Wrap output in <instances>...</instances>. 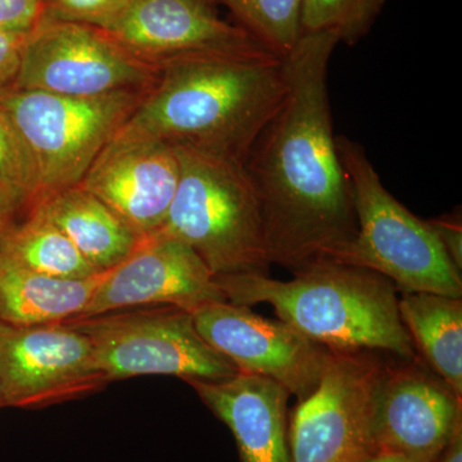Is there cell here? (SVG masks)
<instances>
[{
	"mask_svg": "<svg viewBox=\"0 0 462 462\" xmlns=\"http://www.w3.org/2000/svg\"><path fill=\"white\" fill-rule=\"evenodd\" d=\"M338 44L334 33H302L282 58L287 96L245 163L260 200L270 260L291 273L336 260L357 230L328 90Z\"/></svg>",
	"mask_w": 462,
	"mask_h": 462,
	"instance_id": "cell-1",
	"label": "cell"
},
{
	"mask_svg": "<svg viewBox=\"0 0 462 462\" xmlns=\"http://www.w3.org/2000/svg\"><path fill=\"white\" fill-rule=\"evenodd\" d=\"M287 90L275 54H190L160 67L127 123L172 147L245 165Z\"/></svg>",
	"mask_w": 462,
	"mask_h": 462,
	"instance_id": "cell-2",
	"label": "cell"
},
{
	"mask_svg": "<svg viewBox=\"0 0 462 462\" xmlns=\"http://www.w3.org/2000/svg\"><path fill=\"white\" fill-rule=\"evenodd\" d=\"M289 282L269 275L215 279L226 300L252 307L269 303L279 320L329 351H387L406 360L415 346L398 311L397 289L378 273L321 260Z\"/></svg>",
	"mask_w": 462,
	"mask_h": 462,
	"instance_id": "cell-3",
	"label": "cell"
},
{
	"mask_svg": "<svg viewBox=\"0 0 462 462\" xmlns=\"http://www.w3.org/2000/svg\"><path fill=\"white\" fill-rule=\"evenodd\" d=\"M175 151L180 176L161 230L189 245L215 279L269 275L263 211L245 165L193 149Z\"/></svg>",
	"mask_w": 462,
	"mask_h": 462,
	"instance_id": "cell-4",
	"label": "cell"
},
{
	"mask_svg": "<svg viewBox=\"0 0 462 462\" xmlns=\"http://www.w3.org/2000/svg\"><path fill=\"white\" fill-rule=\"evenodd\" d=\"M337 148L348 179L357 230L334 261L378 273L402 293L461 298V272L427 220L416 217L385 189L361 145L337 136Z\"/></svg>",
	"mask_w": 462,
	"mask_h": 462,
	"instance_id": "cell-5",
	"label": "cell"
},
{
	"mask_svg": "<svg viewBox=\"0 0 462 462\" xmlns=\"http://www.w3.org/2000/svg\"><path fill=\"white\" fill-rule=\"evenodd\" d=\"M147 91L69 97L12 90L0 97L25 141L39 176V207L58 191L80 184L100 151L141 105Z\"/></svg>",
	"mask_w": 462,
	"mask_h": 462,
	"instance_id": "cell-6",
	"label": "cell"
},
{
	"mask_svg": "<svg viewBox=\"0 0 462 462\" xmlns=\"http://www.w3.org/2000/svg\"><path fill=\"white\" fill-rule=\"evenodd\" d=\"M63 322L90 340L109 383L143 375L217 382L239 373L200 337L190 311L180 307H133Z\"/></svg>",
	"mask_w": 462,
	"mask_h": 462,
	"instance_id": "cell-7",
	"label": "cell"
},
{
	"mask_svg": "<svg viewBox=\"0 0 462 462\" xmlns=\"http://www.w3.org/2000/svg\"><path fill=\"white\" fill-rule=\"evenodd\" d=\"M160 67L145 62L105 30L42 23L26 36L14 90L69 97L148 91Z\"/></svg>",
	"mask_w": 462,
	"mask_h": 462,
	"instance_id": "cell-8",
	"label": "cell"
},
{
	"mask_svg": "<svg viewBox=\"0 0 462 462\" xmlns=\"http://www.w3.org/2000/svg\"><path fill=\"white\" fill-rule=\"evenodd\" d=\"M382 365L374 351H330L318 388L291 416V462H363L374 454L370 419Z\"/></svg>",
	"mask_w": 462,
	"mask_h": 462,
	"instance_id": "cell-9",
	"label": "cell"
},
{
	"mask_svg": "<svg viewBox=\"0 0 462 462\" xmlns=\"http://www.w3.org/2000/svg\"><path fill=\"white\" fill-rule=\"evenodd\" d=\"M90 340L65 322L0 321V389L5 407L42 409L107 387Z\"/></svg>",
	"mask_w": 462,
	"mask_h": 462,
	"instance_id": "cell-10",
	"label": "cell"
},
{
	"mask_svg": "<svg viewBox=\"0 0 462 462\" xmlns=\"http://www.w3.org/2000/svg\"><path fill=\"white\" fill-rule=\"evenodd\" d=\"M203 339L239 373L275 380L300 401L314 393L330 351L282 320H269L229 300L190 312Z\"/></svg>",
	"mask_w": 462,
	"mask_h": 462,
	"instance_id": "cell-11",
	"label": "cell"
},
{
	"mask_svg": "<svg viewBox=\"0 0 462 462\" xmlns=\"http://www.w3.org/2000/svg\"><path fill=\"white\" fill-rule=\"evenodd\" d=\"M401 360L383 361L380 369L370 419L374 454L434 462L462 422V400L416 357Z\"/></svg>",
	"mask_w": 462,
	"mask_h": 462,
	"instance_id": "cell-12",
	"label": "cell"
},
{
	"mask_svg": "<svg viewBox=\"0 0 462 462\" xmlns=\"http://www.w3.org/2000/svg\"><path fill=\"white\" fill-rule=\"evenodd\" d=\"M179 176L175 148L126 123L100 151L78 185L145 238L165 225Z\"/></svg>",
	"mask_w": 462,
	"mask_h": 462,
	"instance_id": "cell-13",
	"label": "cell"
},
{
	"mask_svg": "<svg viewBox=\"0 0 462 462\" xmlns=\"http://www.w3.org/2000/svg\"><path fill=\"white\" fill-rule=\"evenodd\" d=\"M216 300H227L203 261L189 245L160 230L103 273L80 316L143 306H176L191 312Z\"/></svg>",
	"mask_w": 462,
	"mask_h": 462,
	"instance_id": "cell-14",
	"label": "cell"
},
{
	"mask_svg": "<svg viewBox=\"0 0 462 462\" xmlns=\"http://www.w3.org/2000/svg\"><path fill=\"white\" fill-rule=\"evenodd\" d=\"M107 32L134 56L158 67L190 54L272 53L247 30L218 17L208 0H132Z\"/></svg>",
	"mask_w": 462,
	"mask_h": 462,
	"instance_id": "cell-15",
	"label": "cell"
},
{
	"mask_svg": "<svg viewBox=\"0 0 462 462\" xmlns=\"http://www.w3.org/2000/svg\"><path fill=\"white\" fill-rule=\"evenodd\" d=\"M187 383L229 428L240 462H291L287 388L275 380L245 373L217 382Z\"/></svg>",
	"mask_w": 462,
	"mask_h": 462,
	"instance_id": "cell-16",
	"label": "cell"
},
{
	"mask_svg": "<svg viewBox=\"0 0 462 462\" xmlns=\"http://www.w3.org/2000/svg\"><path fill=\"white\" fill-rule=\"evenodd\" d=\"M32 212L60 227L99 273L123 263L143 239L120 216L80 185L58 191Z\"/></svg>",
	"mask_w": 462,
	"mask_h": 462,
	"instance_id": "cell-17",
	"label": "cell"
},
{
	"mask_svg": "<svg viewBox=\"0 0 462 462\" xmlns=\"http://www.w3.org/2000/svg\"><path fill=\"white\" fill-rule=\"evenodd\" d=\"M102 275L54 278L0 260V321L33 327L78 318L87 309Z\"/></svg>",
	"mask_w": 462,
	"mask_h": 462,
	"instance_id": "cell-18",
	"label": "cell"
},
{
	"mask_svg": "<svg viewBox=\"0 0 462 462\" xmlns=\"http://www.w3.org/2000/svg\"><path fill=\"white\" fill-rule=\"evenodd\" d=\"M401 321L415 349L462 400V300L434 293H403Z\"/></svg>",
	"mask_w": 462,
	"mask_h": 462,
	"instance_id": "cell-19",
	"label": "cell"
},
{
	"mask_svg": "<svg viewBox=\"0 0 462 462\" xmlns=\"http://www.w3.org/2000/svg\"><path fill=\"white\" fill-rule=\"evenodd\" d=\"M0 260L54 278L89 279L99 275L63 231L38 212L3 226Z\"/></svg>",
	"mask_w": 462,
	"mask_h": 462,
	"instance_id": "cell-20",
	"label": "cell"
},
{
	"mask_svg": "<svg viewBox=\"0 0 462 462\" xmlns=\"http://www.w3.org/2000/svg\"><path fill=\"white\" fill-rule=\"evenodd\" d=\"M39 202V176L32 152L0 106V215L23 220Z\"/></svg>",
	"mask_w": 462,
	"mask_h": 462,
	"instance_id": "cell-21",
	"label": "cell"
},
{
	"mask_svg": "<svg viewBox=\"0 0 462 462\" xmlns=\"http://www.w3.org/2000/svg\"><path fill=\"white\" fill-rule=\"evenodd\" d=\"M229 9L256 41L279 58L287 57L302 35V0H216Z\"/></svg>",
	"mask_w": 462,
	"mask_h": 462,
	"instance_id": "cell-22",
	"label": "cell"
},
{
	"mask_svg": "<svg viewBox=\"0 0 462 462\" xmlns=\"http://www.w3.org/2000/svg\"><path fill=\"white\" fill-rule=\"evenodd\" d=\"M385 0H302L300 32H330L355 44L370 32Z\"/></svg>",
	"mask_w": 462,
	"mask_h": 462,
	"instance_id": "cell-23",
	"label": "cell"
},
{
	"mask_svg": "<svg viewBox=\"0 0 462 462\" xmlns=\"http://www.w3.org/2000/svg\"><path fill=\"white\" fill-rule=\"evenodd\" d=\"M132 0H45L42 23H76L109 32Z\"/></svg>",
	"mask_w": 462,
	"mask_h": 462,
	"instance_id": "cell-24",
	"label": "cell"
},
{
	"mask_svg": "<svg viewBox=\"0 0 462 462\" xmlns=\"http://www.w3.org/2000/svg\"><path fill=\"white\" fill-rule=\"evenodd\" d=\"M45 0H0V32L29 35L42 21Z\"/></svg>",
	"mask_w": 462,
	"mask_h": 462,
	"instance_id": "cell-25",
	"label": "cell"
},
{
	"mask_svg": "<svg viewBox=\"0 0 462 462\" xmlns=\"http://www.w3.org/2000/svg\"><path fill=\"white\" fill-rule=\"evenodd\" d=\"M26 36L0 32V97L16 88Z\"/></svg>",
	"mask_w": 462,
	"mask_h": 462,
	"instance_id": "cell-26",
	"label": "cell"
},
{
	"mask_svg": "<svg viewBox=\"0 0 462 462\" xmlns=\"http://www.w3.org/2000/svg\"><path fill=\"white\" fill-rule=\"evenodd\" d=\"M431 230L436 234L447 256L455 264L456 269H462V223L460 212L443 215L440 217L427 220Z\"/></svg>",
	"mask_w": 462,
	"mask_h": 462,
	"instance_id": "cell-27",
	"label": "cell"
},
{
	"mask_svg": "<svg viewBox=\"0 0 462 462\" xmlns=\"http://www.w3.org/2000/svg\"><path fill=\"white\" fill-rule=\"evenodd\" d=\"M434 462H462V422Z\"/></svg>",
	"mask_w": 462,
	"mask_h": 462,
	"instance_id": "cell-28",
	"label": "cell"
},
{
	"mask_svg": "<svg viewBox=\"0 0 462 462\" xmlns=\"http://www.w3.org/2000/svg\"><path fill=\"white\" fill-rule=\"evenodd\" d=\"M363 462H412L402 455L392 454V452H375L365 458Z\"/></svg>",
	"mask_w": 462,
	"mask_h": 462,
	"instance_id": "cell-29",
	"label": "cell"
},
{
	"mask_svg": "<svg viewBox=\"0 0 462 462\" xmlns=\"http://www.w3.org/2000/svg\"><path fill=\"white\" fill-rule=\"evenodd\" d=\"M5 224H7V220L0 215V231H2L3 226H5Z\"/></svg>",
	"mask_w": 462,
	"mask_h": 462,
	"instance_id": "cell-30",
	"label": "cell"
},
{
	"mask_svg": "<svg viewBox=\"0 0 462 462\" xmlns=\"http://www.w3.org/2000/svg\"><path fill=\"white\" fill-rule=\"evenodd\" d=\"M3 407H5V398H3L2 389H0V409H3Z\"/></svg>",
	"mask_w": 462,
	"mask_h": 462,
	"instance_id": "cell-31",
	"label": "cell"
}]
</instances>
